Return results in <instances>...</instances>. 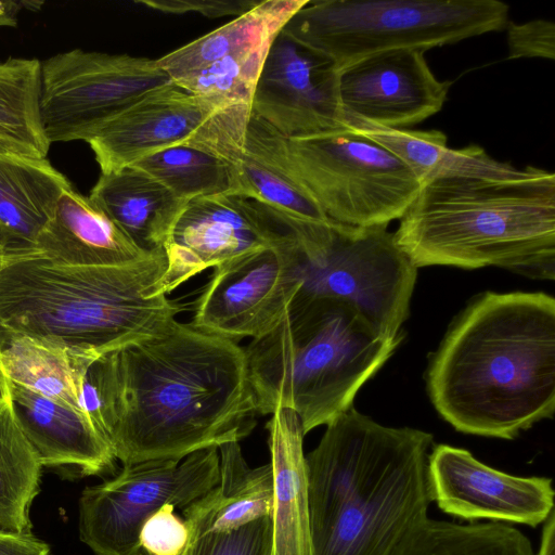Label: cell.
<instances>
[{"label": "cell", "mask_w": 555, "mask_h": 555, "mask_svg": "<svg viewBox=\"0 0 555 555\" xmlns=\"http://www.w3.org/2000/svg\"><path fill=\"white\" fill-rule=\"evenodd\" d=\"M175 508L165 504L143 524L139 541L146 555H182L189 542V530Z\"/></svg>", "instance_id": "cell-33"}, {"label": "cell", "mask_w": 555, "mask_h": 555, "mask_svg": "<svg viewBox=\"0 0 555 555\" xmlns=\"http://www.w3.org/2000/svg\"><path fill=\"white\" fill-rule=\"evenodd\" d=\"M172 80L156 60L73 49L40 65V117L50 144L85 141Z\"/></svg>", "instance_id": "cell-11"}, {"label": "cell", "mask_w": 555, "mask_h": 555, "mask_svg": "<svg viewBox=\"0 0 555 555\" xmlns=\"http://www.w3.org/2000/svg\"><path fill=\"white\" fill-rule=\"evenodd\" d=\"M270 517L229 531L204 533L189 540L182 555H271Z\"/></svg>", "instance_id": "cell-32"}, {"label": "cell", "mask_w": 555, "mask_h": 555, "mask_svg": "<svg viewBox=\"0 0 555 555\" xmlns=\"http://www.w3.org/2000/svg\"><path fill=\"white\" fill-rule=\"evenodd\" d=\"M42 467L9 392L0 401V532L31 534L29 508L39 491Z\"/></svg>", "instance_id": "cell-27"}, {"label": "cell", "mask_w": 555, "mask_h": 555, "mask_svg": "<svg viewBox=\"0 0 555 555\" xmlns=\"http://www.w3.org/2000/svg\"><path fill=\"white\" fill-rule=\"evenodd\" d=\"M138 4L166 14L198 13L209 18L240 16L259 1L255 0H135Z\"/></svg>", "instance_id": "cell-35"}, {"label": "cell", "mask_w": 555, "mask_h": 555, "mask_svg": "<svg viewBox=\"0 0 555 555\" xmlns=\"http://www.w3.org/2000/svg\"><path fill=\"white\" fill-rule=\"evenodd\" d=\"M300 269L302 283L294 299L340 300L378 334L402 335L418 268L387 227L334 222L326 247L311 259L302 254Z\"/></svg>", "instance_id": "cell-9"}, {"label": "cell", "mask_w": 555, "mask_h": 555, "mask_svg": "<svg viewBox=\"0 0 555 555\" xmlns=\"http://www.w3.org/2000/svg\"><path fill=\"white\" fill-rule=\"evenodd\" d=\"M151 254L140 249L89 196L72 186L62 194L31 255L68 266H120Z\"/></svg>", "instance_id": "cell-19"}, {"label": "cell", "mask_w": 555, "mask_h": 555, "mask_svg": "<svg viewBox=\"0 0 555 555\" xmlns=\"http://www.w3.org/2000/svg\"><path fill=\"white\" fill-rule=\"evenodd\" d=\"M508 12L498 0H309L281 33L340 70L376 53L427 51L503 30Z\"/></svg>", "instance_id": "cell-7"}, {"label": "cell", "mask_w": 555, "mask_h": 555, "mask_svg": "<svg viewBox=\"0 0 555 555\" xmlns=\"http://www.w3.org/2000/svg\"><path fill=\"white\" fill-rule=\"evenodd\" d=\"M309 0H264L198 39L157 59L172 81L236 52L272 42Z\"/></svg>", "instance_id": "cell-25"}, {"label": "cell", "mask_w": 555, "mask_h": 555, "mask_svg": "<svg viewBox=\"0 0 555 555\" xmlns=\"http://www.w3.org/2000/svg\"><path fill=\"white\" fill-rule=\"evenodd\" d=\"M9 393V380L0 366V401Z\"/></svg>", "instance_id": "cell-39"}, {"label": "cell", "mask_w": 555, "mask_h": 555, "mask_svg": "<svg viewBox=\"0 0 555 555\" xmlns=\"http://www.w3.org/2000/svg\"><path fill=\"white\" fill-rule=\"evenodd\" d=\"M338 73L332 60L280 33L258 78L251 113L289 139L343 128Z\"/></svg>", "instance_id": "cell-14"}, {"label": "cell", "mask_w": 555, "mask_h": 555, "mask_svg": "<svg viewBox=\"0 0 555 555\" xmlns=\"http://www.w3.org/2000/svg\"><path fill=\"white\" fill-rule=\"evenodd\" d=\"M395 555H534L528 537L505 522L457 524L426 518Z\"/></svg>", "instance_id": "cell-28"}, {"label": "cell", "mask_w": 555, "mask_h": 555, "mask_svg": "<svg viewBox=\"0 0 555 555\" xmlns=\"http://www.w3.org/2000/svg\"><path fill=\"white\" fill-rule=\"evenodd\" d=\"M94 362L66 348L24 336L12 338L0 348V366L11 383L85 412V384Z\"/></svg>", "instance_id": "cell-26"}, {"label": "cell", "mask_w": 555, "mask_h": 555, "mask_svg": "<svg viewBox=\"0 0 555 555\" xmlns=\"http://www.w3.org/2000/svg\"><path fill=\"white\" fill-rule=\"evenodd\" d=\"M0 244H1V234H0ZM1 248V247H0Z\"/></svg>", "instance_id": "cell-42"}, {"label": "cell", "mask_w": 555, "mask_h": 555, "mask_svg": "<svg viewBox=\"0 0 555 555\" xmlns=\"http://www.w3.org/2000/svg\"><path fill=\"white\" fill-rule=\"evenodd\" d=\"M0 555H50V547L33 534L0 532Z\"/></svg>", "instance_id": "cell-36"}, {"label": "cell", "mask_w": 555, "mask_h": 555, "mask_svg": "<svg viewBox=\"0 0 555 555\" xmlns=\"http://www.w3.org/2000/svg\"><path fill=\"white\" fill-rule=\"evenodd\" d=\"M299 244L269 208L251 198L214 195L186 204L164 244L167 267L158 283L164 295L201 272L269 247Z\"/></svg>", "instance_id": "cell-13"}, {"label": "cell", "mask_w": 555, "mask_h": 555, "mask_svg": "<svg viewBox=\"0 0 555 555\" xmlns=\"http://www.w3.org/2000/svg\"><path fill=\"white\" fill-rule=\"evenodd\" d=\"M9 392L18 424L42 466H73L83 476L114 468L113 450L88 413L10 380Z\"/></svg>", "instance_id": "cell-18"}, {"label": "cell", "mask_w": 555, "mask_h": 555, "mask_svg": "<svg viewBox=\"0 0 555 555\" xmlns=\"http://www.w3.org/2000/svg\"><path fill=\"white\" fill-rule=\"evenodd\" d=\"M89 197L145 253L163 249L188 204L133 166L101 173Z\"/></svg>", "instance_id": "cell-23"}, {"label": "cell", "mask_w": 555, "mask_h": 555, "mask_svg": "<svg viewBox=\"0 0 555 555\" xmlns=\"http://www.w3.org/2000/svg\"><path fill=\"white\" fill-rule=\"evenodd\" d=\"M272 42L224 56L172 82L221 106H251L255 88Z\"/></svg>", "instance_id": "cell-31"}, {"label": "cell", "mask_w": 555, "mask_h": 555, "mask_svg": "<svg viewBox=\"0 0 555 555\" xmlns=\"http://www.w3.org/2000/svg\"><path fill=\"white\" fill-rule=\"evenodd\" d=\"M83 404L122 465L240 442L259 415L244 348L176 319L98 359Z\"/></svg>", "instance_id": "cell-1"}, {"label": "cell", "mask_w": 555, "mask_h": 555, "mask_svg": "<svg viewBox=\"0 0 555 555\" xmlns=\"http://www.w3.org/2000/svg\"><path fill=\"white\" fill-rule=\"evenodd\" d=\"M538 555H555V514L554 511L544 521Z\"/></svg>", "instance_id": "cell-38"}, {"label": "cell", "mask_w": 555, "mask_h": 555, "mask_svg": "<svg viewBox=\"0 0 555 555\" xmlns=\"http://www.w3.org/2000/svg\"><path fill=\"white\" fill-rule=\"evenodd\" d=\"M273 478L271 555H312L301 422L278 408L266 424Z\"/></svg>", "instance_id": "cell-20"}, {"label": "cell", "mask_w": 555, "mask_h": 555, "mask_svg": "<svg viewBox=\"0 0 555 555\" xmlns=\"http://www.w3.org/2000/svg\"><path fill=\"white\" fill-rule=\"evenodd\" d=\"M131 166L159 181L185 203L199 197L231 194L233 188L229 163L195 143L157 151Z\"/></svg>", "instance_id": "cell-30"}, {"label": "cell", "mask_w": 555, "mask_h": 555, "mask_svg": "<svg viewBox=\"0 0 555 555\" xmlns=\"http://www.w3.org/2000/svg\"><path fill=\"white\" fill-rule=\"evenodd\" d=\"M218 450V483L182 508L189 540L208 532L233 530L271 515V465L251 467L238 441L225 442Z\"/></svg>", "instance_id": "cell-22"}, {"label": "cell", "mask_w": 555, "mask_h": 555, "mask_svg": "<svg viewBox=\"0 0 555 555\" xmlns=\"http://www.w3.org/2000/svg\"><path fill=\"white\" fill-rule=\"evenodd\" d=\"M223 108L171 81L107 121L87 143L101 173L113 172L157 151L190 142Z\"/></svg>", "instance_id": "cell-17"}, {"label": "cell", "mask_w": 555, "mask_h": 555, "mask_svg": "<svg viewBox=\"0 0 555 555\" xmlns=\"http://www.w3.org/2000/svg\"><path fill=\"white\" fill-rule=\"evenodd\" d=\"M38 59L0 61V139L22 154L46 158L50 142L40 117Z\"/></svg>", "instance_id": "cell-29"}, {"label": "cell", "mask_w": 555, "mask_h": 555, "mask_svg": "<svg viewBox=\"0 0 555 555\" xmlns=\"http://www.w3.org/2000/svg\"><path fill=\"white\" fill-rule=\"evenodd\" d=\"M7 153L22 154L15 146L0 139V154Z\"/></svg>", "instance_id": "cell-40"}, {"label": "cell", "mask_w": 555, "mask_h": 555, "mask_svg": "<svg viewBox=\"0 0 555 555\" xmlns=\"http://www.w3.org/2000/svg\"><path fill=\"white\" fill-rule=\"evenodd\" d=\"M299 244L269 247L214 269L191 324L233 341L257 339L284 319L302 279Z\"/></svg>", "instance_id": "cell-12"}, {"label": "cell", "mask_w": 555, "mask_h": 555, "mask_svg": "<svg viewBox=\"0 0 555 555\" xmlns=\"http://www.w3.org/2000/svg\"><path fill=\"white\" fill-rule=\"evenodd\" d=\"M507 60L555 59V24L547 20H532L522 24L507 22Z\"/></svg>", "instance_id": "cell-34"}, {"label": "cell", "mask_w": 555, "mask_h": 555, "mask_svg": "<svg viewBox=\"0 0 555 555\" xmlns=\"http://www.w3.org/2000/svg\"><path fill=\"white\" fill-rule=\"evenodd\" d=\"M69 180L47 158L0 154V247L5 259L34 253Z\"/></svg>", "instance_id": "cell-21"}, {"label": "cell", "mask_w": 555, "mask_h": 555, "mask_svg": "<svg viewBox=\"0 0 555 555\" xmlns=\"http://www.w3.org/2000/svg\"><path fill=\"white\" fill-rule=\"evenodd\" d=\"M401 339L378 334L344 301L294 299L276 327L244 348L258 414L293 410L305 435L326 426Z\"/></svg>", "instance_id": "cell-6"}, {"label": "cell", "mask_w": 555, "mask_h": 555, "mask_svg": "<svg viewBox=\"0 0 555 555\" xmlns=\"http://www.w3.org/2000/svg\"><path fill=\"white\" fill-rule=\"evenodd\" d=\"M431 434L352 406L306 455L312 555H395L428 516Z\"/></svg>", "instance_id": "cell-3"}, {"label": "cell", "mask_w": 555, "mask_h": 555, "mask_svg": "<svg viewBox=\"0 0 555 555\" xmlns=\"http://www.w3.org/2000/svg\"><path fill=\"white\" fill-rule=\"evenodd\" d=\"M430 400L457 431L514 439L555 411V299L485 293L454 322L427 371Z\"/></svg>", "instance_id": "cell-2"}, {"label": "cell", "mask_w": 555, "mask_h": 555, "mask_svg": "<svg viewBox=\"0 0 555 555\" xmlns=\"http://www.w3.org/2000/svg\"><path fill=\"white\" fill-rule=\"evenodd\" d=\"M219 481V450L196 451L181 461L124 465L112 479L90 486L78 504L80 540L95 555H141L143 524L165 504L181 509Z\"/></svg>", "instance_id": "cell-10"}, {"label": "cell", "mask_w": 555, "mask_h": 555, "mask_svg": "<svg viewBox=\"0 0 555 555\" xmlns=\"http://www.w3.org/2000/svg\"><path fill=\"white\" fill-rule=\"evenodd\" d=\"M141 555H146V554H144V553L142 552V553H141Z\"/></svg>", "instance_id": "cell-43"}, {"label": "cell", "mask_w": 555, "mask_h": 555, "mask_svg": "<svg viewBox=\"0 0 555 555\" xmlns=\"http://www.w3.org/2000/svg\"><path fill=\"white\" fill-rule=\"evenodd\" d=\"M344 127L383 146L404 163L422 182L443 177L495 176L516 169L491 157L481 146L453 150L440 130H405L344 116Z\"/></svg>", "instance_id": "cell-24"}, {"label": "cell", "mask_w": 555, "mask_h": 555, "mask_svg": "<svg viewBox=\"0 0 555 555\" xmlns=\"http://www.w3.org/2000/svg\"><path fill=\"white\" fill-rule=\"evenodd\" d=\"M451 81L436 78L425 51L392 50L359 60L338 73L344 116L402 129L440 112Z\"/></svg>", "instance_id": "cell-16"}, {"label": "cell", "mask_w": 555, "mask_h": 555, "mask_svg": "<svg viewBox=\"0 0 555 555\" xmlns=\"http://www.w3.org/2000/svg\"><path fill=\"white\" fill-rule=\"evenodd\" d=\"M428 477L433 502L454 517L537 527L554 511L551 478L506 474L462 448L433 447Z\"/></svg>", "instance_id": "cell-15"}, {"label": "cell", "mask_w": 555, "mask_h": 555, "mask_svg": "<svg viewBox=\"0 0 555 555\" xmlns=\"http://www.w3.org/2000/svg\"><path fill=\"white\" fill-rule=\"evenodd\" d=\"M31 1L0 0V27H15L18 15Z\"/></svg>", "instance_id": "cell-37"}, {"label": "cell", "mask_w": 555, "mask_h": 555, "mask_svg": "<svg viewBox=\"0 0 555 555\" xmlns=\"http://www.w3.org/2000/svg\"><path fill=\"white\" fill-rule=\"evenodd\" d=\"M164 249L120 266H68L38 255L0 267V348L30 337L96 361L163 331L182 306L158 292Z\"/></svg>", "instance_id": "cell-5"}, {"label": "cell", "mask_w": 555, "mask_h": 555, "mask_svg": "<svg viewBox=\"0 0 555 555\" xmlns=\"http://www.w3.org/2000/svg\"><path fill=\"white\" fill-rule=\"evenodd\" d=\"M293 163L334 222L378 227L400 219L421 181L392 153L346 127L287 138Z\"/></svg>", "instance_id": "cell-8"}, {"label": "cell", "mask_w": 555, "mask_h": 555, "mask_svg": "<svg viewBox=\"0 0 555 555\" xmlns=\"http://www.w3.org/2000/svg\"><path fill=\"white\" fill-rule=\"evenodd\" d=\"M396 244L420 267L496 266L554 280L555 175L531 165L422 182Z\"/></svg>", "instance_id": "cell-4"}, {"label": "cell", "mask_w": 555, "mask_h": 555, "mask_svg": "<svg viewBox=\"0 0 555 555\" xmlns=\"http://www.w3.org/2000/svg\"><path fill=\"white\" fill-rule=\"evenodd\" d=\"M5 261V256L2 251V249L0 248V267L4 263Z\"/></svg>", "instance_id": "cell-41"}]
</instances>
